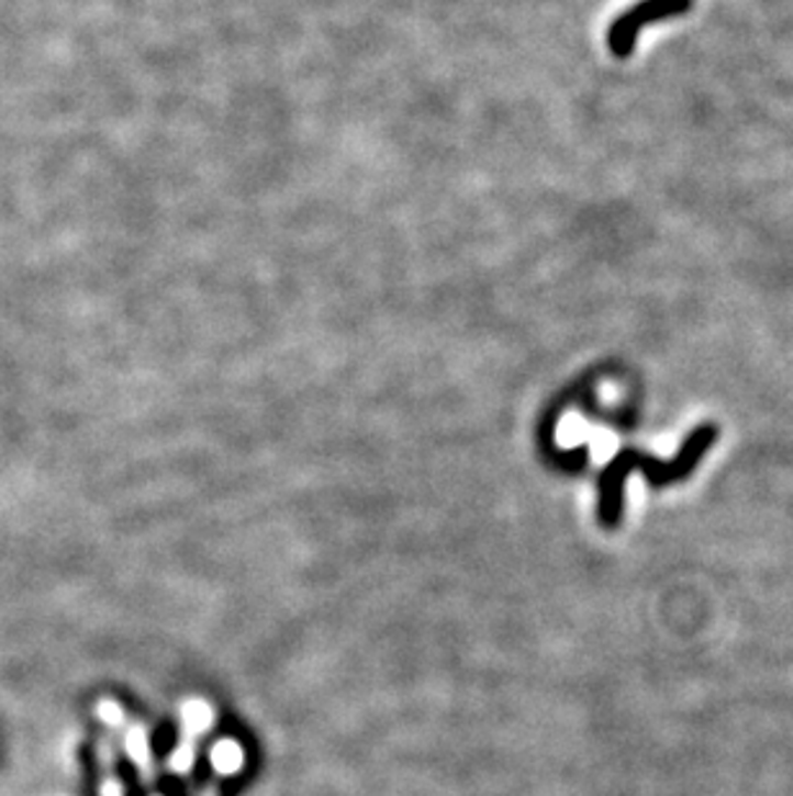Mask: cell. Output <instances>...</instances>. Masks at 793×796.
Returning <instances> with one entry per match:
<instances>
[{
  "instance_id": "obj_4",
  "label": "cell",
  "mask_w": 793,
  "mask_h": 796,
  "mask_svg": "<svg viewBox=\"0 0 793 796\" xmlns=\"http://www.w3.org/2000/svg\"><path fill=\"white\" fill-rule=\"evenodd\" d=\"M116 776L122 784V796H145V786L139 781L137 765L130 761V755L116 753Z\"/></svg>"
},
{
  "instance_id": "obj_3",
  "label": "cell",
  "mask_w": 793,
  "mask_h": 796,
  "mask_svg": "<svg viewBox=\"0 0 793 796\" xmlns=\"http://www.w3.org/2000/svg\"><path fill=\"white\" fill-rule=\"evenodd\" d=\"M178 745V727L174 722H160L153 730V740H149V753L155 761H166Z\"/></svg>"
},
{
  "instance_id": "obj_1",
  "label": "cell",
  "mask_w": 793,
  "mask_h": 796,
  "mask_svg": "<svg viewBox=\"0 0 793 796\" xmlns=\"http://www.w3.org/2000/svg\"><path fill=\"white\" fill-rule=\"evenodd\" d=\"M716 441V425L703 423L693 428L691 435L685 439V444L680 446L675 460L662 462L655 460V456L641 454L637 449H624L613 460L605 464L601 472V479H597V521H601L605 529H616L624 518V485L632 472H641L647 477V483L652 487H668L672 483H680V479L691 477L711 446Z\"/></svg>"
},
{
  "instance_id": "obj_2",
  "label": "cell",
  "mask_w": 793,
  "mask_h": 796,
  "mask_svg": "<svg viewBox=\"0 0 793 796\" xmlns=\"http://www.w3.org/2000/svg\"><path fill=\"white\" fill-rule=\"evenodd\" d=\"M693 0H639L626 13L613 21L608 29V47L616 57H628L637 44V36L645 26L657 24V21L680 16L691 11Z\"/></svg>"
}]
</instances>
